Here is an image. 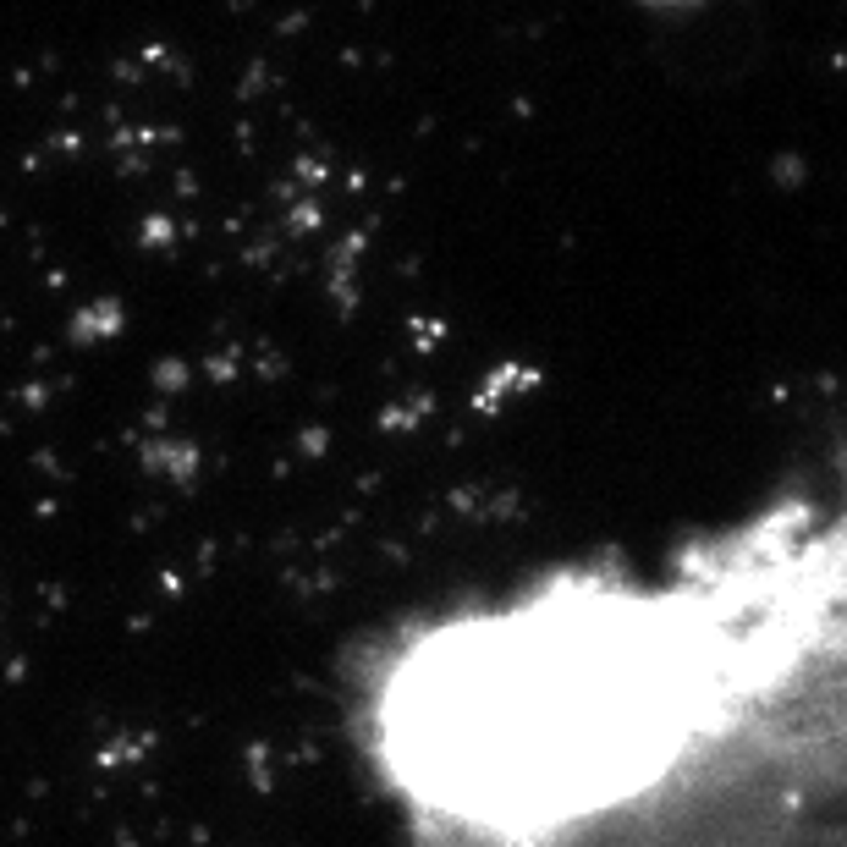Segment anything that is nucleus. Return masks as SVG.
I'll use <instances>...</instances> for the list:
<instances>
[{"label": "nucleus", "instance_id": "1", "mask_svg": "<svg viewBox=\"0 0 847 847\" xmlns=\"http://www.w3.org/2000/svg\"><path fill=\"white\" fill-rule=\"evenodd\" d=\"M413 847H814L847 814V490L671 578L561 572L407 627L363 699Z\"/></svg>", "mask_w": 847, "mask_h": 847}, {"label": "nucleus", "instance_id": "2", "mask_svg": "<svg viewBox=\"0 0 847 847\" xmlns=\"http://www.w3.org/2000/svg\"><path fill=\"white\" fill-rule=\"evenodd\" d=\"M655 6H677V0H655Z\"/></svg>", "mask_w": 847, "mask_h": 847}]
</instances>
